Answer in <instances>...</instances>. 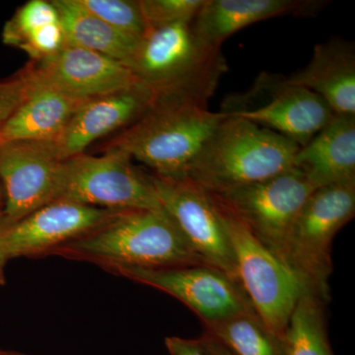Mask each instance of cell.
I'll list each match as a JSON object with an SVG mask.
<instances>
[{
  "label": "cell",
  "mask_w": 355,
  "mask_h": 355,
  "mask_svg": "<svg viewBox=\"0 0 355 355\" xmlns=\"http://www.w3.org/2000/svg\"><path fill=\"white\" fill-rule=\"evenodd\" d=\"M84 9L123 34L141 40L147 31L139 1L77 0Z\"/></svg>",
  "instance_id": "obj_24"
},
{
  "label": "cell",
  "mask_w": 355,
  "mask_h": 355,
  "mask_svg": "<svg viewBox=\"0 0 355 355\" xmlns=\"http://www.w3.org/2000/svg\"><path fill=\"white\" fill-rule=\"evenodd\" d=\"M317 189L307 175L293 167L263 181L209 193L284 261V245L292 223Z\"/></svg>",
  "instance_id": "obj_9"
},
{
  "label": "cell",
  "mask_w": 355,
  "mask_h": 355,
  "mask_svg": "<svg viewBox=\"0 0 355 355\" xmlns=\"http://www.w3.org/2000/svg\"><path fill=\"white\" fill-rule=\"evenodd\" d=\"M156 93L144 84L87 100L77 109L67 127L51 141L62 160L84 153L91 144L114 130L135 123L155 100Z\"/></svg>",
  "instance_id": "obj_15"
},
{
  "label": "cell",
  "mask_w": 355,
  "mask_h": 355,
  "mask_svg": "<svg viewBox=\"0 0 355 355\" xmlns=\"http://www.w3.org/2000/svg\"><path fill=\"white\" fill-rule=\"evenodd\" d=\"M205 0H139L146 29L153 30L178 23L191 22Z\"/></svg>",
  "instance_id": "obj_25"
},
{
  "label": "cell",
  "mask_w": 355,
  "mask_h": 355,
  "mask_svg": "<svg viewBox=\"0 0 355 355\" xmlns=\"http://www.w3.org/2000/svg\"><path fill=\"white\" fill-rule=\"evenodd\" d=\"M30 84L31 79L27 69L12 78L0 81V130L24 101L29 92Z\"/></svg>",
  "instance_id": "obj_26"
},
{
  "label": "cell",
  "mask_w": 355,
  "mask_h": 355,
  "mask_svg": "<svg viewBox=\"0 0 355 355\" xmlns=\"http://www.w3.org/2000/svg\"><path fill=\"white\" fill-rule=\"evenodd\" d=\"M29 70L42 83L80 100L114 94L141 84L118 60L69 44Z\"/></svg>",
  "instance_id": "obj_14"
},
{
  "label": "cell",
  "mask_w": 355,
  "mask_h": 355,
  "mask_svg": "<svg viewBox=\"0 0 355 355\" xmlns=\"http://www.w3.org/2000/svg\"><path fill=\"white\" fill-rule=\"evenodd\" d=\"M326 6L321 0H205L191 26L202 43L221 49L247 26L282 16H314Z\"/></svg>",
  "instance_id": "obj_16"
},
{
  "label": "cell",
  "mask_w": 355,
  "mask_h": 355,
  "mask_svg": "<svg viewBox=\"0 0 355 355\" xmlns=\"http://www.w3.org/2000/svg\"><path fill=\"white\" fill-rule=\"evenodd\" d=\"M210 197L227 231L243 291L261 322L273 333L284 336L299 299L309 289L291 266L268 250L234 214Z\"/></svg>",
  "instance_id": "obj_5"
},
{
  "label": "cell",
  "mask_w": 355,
  "mask_h": 355,
  "mask_svg": "<svg viewBox=\"0 0 355 355\" xmlns=\"http://www.w3.org/2000/svg\"><path fill=\"white\" fill-rule=\"evenodd\" d=\"M221 112L279 133L299 147L306 146L335 116L312 91L268 73L259 76L249 92L226 100Z\"/></svg>",
  "instance_id": "obj_8"
},
{
  "label": "cell",
  "mask_w": 355,
  "mask_h": 355,
  "mask_svg": "<svg viewBox=\"0 0 355 355\" xmlns=\"http://www.w3.org/2000/svg\"><path fill=\"white\" fill-rule=\"evenodd\" d=\"M165 345L170 355H212L202 336L198 340L168 336Z\"/></svg>",
  "instance_id": "obj_27"
},
{
  "label": "cell",
  "mask_w": 355,
  "mask_h": 355,
  "mask_svg": "<svg viewBox=\"0 0 355 355\" xmlns=\"http://www.w3.org/2000/svg\"><path fill=\"white\" fill-rule=\"evenodd\" d=\"M287 79L320 96L336 114L355 116L354 44L343 41L318 44L309 64Z\"/></svg>",
  "instance_id": "obj_19"
},
{
  "label": "cell",
  "mask_w": 355,
  "mask_h": 355,
  "mask_svg": "<svg viewBox=\"0 0 355 355\" xmlns=\"http://www.w3.org/2000/svg\"><path fill=\"white\" fill-rule=\"evenodd\" d=\"M29 92L0 130V146L13 142L55 141L77 109L76 99L42 83L30 71Z\"/></svg>",
  "instance_id": "obj_17"
},
{
  "label": "cell",
  "mask_w": 355,
  "mask_h": 355,
  "mask_svg": "<svg viewBox=\"0 0 355 355\" xmlns=\"http://www.w3.org/2000/svg\"><path fill=\"white\" fill-rule=\"evenodd\" d=\"M121 210L67 200L49 203L6 230H0V261L60 249L90 234Z\"/></svg>",
  "instance_id": "obj_13"
},
{
  "label": "cell",
  "mask_w": 355,
  "mask_h": 355,
  "mask_svg": "<svg viewBox=\"0 0 355 355\" xmlns=\"http://www.w3.org/2000/svg\"><path fill=\"white\" fill-rule=\"evenodd\" d=\"M4 263H2L1 261H0V284H3L4 279H3V268H4Z\"/></svg>",
  "instance_id": "obj_30"
},
{
  "label": "cell",
  "mask_w": 355,
  "mask_h": 355,
  "mask_svg": "<svg viewBox=\"0 0 355 355\" xmlns=\"http://www.w3.org/2000/svg\"><path fill=\"white\" fill-rule=\"evenodd\" d=\"M4 209V193L3 189H2L1 184H0V220L2 218V214H3Z\"/></svg>",
  "instance_id": "obj_29"
},
{
  "label": "cell",
  "mask_w": 355,
  "mask_h": 355,
  "mask_svg": "<svg viewBox=\"0 0 355 355\" xmlns=\"http://www.w3.org/2000/svg\"><path fill=\"white\" fill-rule=\"evenodd\" d=\"M67 44L95 51L127 67L140 40L114 29L88 12L77 0H53Z\"/></svg>",
  "instance_id": "obj_21"
},
{
  "label": "cell",
  "mask_w": 355,
  "mask_h": 355,
  "mask_svg": "<svg viewBox=\"0 0 355 355\" xmlns=\"http://www.w3.org/2000/svg\"><path fill=\"white\" fill-rule=\"evenodd\" d=\"M60 250L106 266L205 265L163 209L121 210L101 227Z\"/></svg>",
  "instance_id": "obj_3"
},
{
  "label": "cell",
  "mask_w": 355,
  "mask_h": 355,
  "mask_svg": "<svg viewBox=\"0 0 355 355\" xmlns=\"http://www.w3.org/2000/svg\"><path fill=\"white\" fill-rule=\"evenodd\" d=\"M2 41L40 62L67 46L60 14L53 2L31 0L21 6L2 32Z\"/></svg>",
  "instance_id": "obj_20"
},
{
  "label": "cell",
  "mask_w": 355,
  "mask_h": 355,
  "mask_svg": "<svg viewBox=\"0 0 355 355\" xmlns=\"http://www.w3.org/2000/svg\"><path fill=\"white\" fill-rule=\"evenodd\" d=\"M153 179L161 207L198 258L239 282L227 231L209 191L187 177L173 180L154 175Z\"/></svg>",
  "instance_id": "obj_11"
},
{
  "label": "cell",
  "mask_w": 355,
  "mask_h": 355,
  "mask_svg": "<svg viewBox=\"0 0 355 355\" xmlns=\"http://www.w3.org/2000/svg\"><path fill=\"white\" fill-rule=\"evenodd\" d=\"M294 168L319 188L355 183V116L335 114L321 132L299 148Z\"/></svg>",
  "instance_id": "obj_18"
},
{
  "label": "cell",
  "mask_w": 355,
  "mask_h": 355,
  "mask_svg": "<svg viewBox=\"0 0 355 355\" xmlns=\"http://www.w3.org/2000/svg\"><path fill=\"white\" fill-rule=\"evenodd\" d=\"M0 355H28V354H20V352H4V350H0Z\"/></svg>",
  "instance_id": "obj_31"
},
{
  "label": "cell",
  "mask_w": 355,
  "mask_h": 355,
  "mask_svg": "<svg viewBox=\"0 0 355 355\" xmlns=\"http://www.w3.org/2000/svg\"><path fill=\"white\" fill-rule=\"evenodd\" d=\"M114 272L169 294L188 306L203 324L254 312L241 284L211 266L168 268L108 266Z\"/></svg>",
  "instance_id": "obj_10"
},
{
  "label": "cell",
  "mask_w": 355,
  "mask_h": 355,
  "mask_svg": "<svg viewBox=\"0 0 355 355\" xmlns=\"http://www.w3.org/2000/svg\"><path fill=\"white\" fill-rule=\"evenodd\" d=\"M58 200L114 210L162 209L153 176L137 170L127 153L113 147L102 156L81 153L65 159Z\"/></svg>",
  "instance_id": "obj_7"
},
{
  "label": "cell",
  "mask_w": 355,
  "mask_h": 355,
  "mask_svg": "<svg viewBox=\"0 0 355 355\" xmlns=\"http://www.w3.org/2000/svg\"><path fill=\"white\" fill-rule=\"evenodd\" d=\"M207 103L180 93L156 95L111 147L148 166L155 176L186 178L198 151L226 116L210 111Z\"/></svg>",
  "instance_id": "obj_1"
},
{
  "label": "cell",
  "mask_w": 355,
  "mask_h": 355,
  "mask_svg": "<svg viewBox=\"0 0 355 355\" xmlns=\"http://www.w3.org/2000/svg\"><path fill=\"white\" fill-rule=\"evenodd\" d=\"M205 328L233 355H286L284 336L270 330L256 313L205 324Z\"/></svg>",
  "instance_id": "obj_22"
},
{
  "label": "cell",
  "mask_w": 355,
  "mask_h": 355,
  "mask_svg": "<svg viewBox=\"0 0 355 355\" xmlns=\"http://www.w3.org/2000/svg\"><path fill=\"white\" fill-rule=\"evenodd\" d=\"M323 303L310 291L299 299L284 334L286 355H334L324 328Z\"/></svg>",
  "instance_id": "obj_23"
},
{
  "label": "cell",
  "mask_w": 355,
  "mask_h": 355,
  "mask_svg": "<svg viewBox=\"0 0 355 355\" xmlns=\"http://www.w3.org/2000/svg\"><path fill=\"white\" fill-rule=\"evenodd\" d=\"M299 148L279 133L226 116L198 151L187 178L209 193H222L291 169Z\"/></svg>",
  "instance_id": "obj_2"
},
{
  "label": "cell",
  "mask_w": 355,
  "mask_h": 355,
  "mask_svg": "<svg viewBox=\"0 0 355 355\" xmlns=\"http://www.w3.org/2000/svg\"><path fill=\"white\" fill-rule=\"evenodd\" d=\"M355 214V183L317 189L292 223L284 261L324 303L330 298L331 246L336 233Z\"/></svg>",
  "instance_id": "obj_6"
},
{
  "label": "cell",
  "mask_w": 355,
  "mask_h": 355,
  "mask_svg": "<svg viewBox=\"0 0 355 355\" xmlns=\"http://www.w3.org/2000/svg\"><path fill=\"white\" fill-rule=\"evenodd\" d=\"M191 22L147 30L127 67L156 95L181 93L209 102L227 64L220 48L197 38Z\"/></svg>",
  "instance_id": "obj_4"
},
{
  "label": "cell",
  "mask_w": 355,
  "mask_h": 355,
  "mask_svg": "<svg viewBox=\"0 0 355 355\" xmlns=\"http://www.w3.org/2000/svg\"><path fill=\"white\" fill-rule=\"evenodd\" d=\"M205 343H207V347L211 352L212 355H233L224 345H222L220 343L217 342L216 338H212L209 334L203 333L202 336Z\"/></svg>",
  "instance_id": "obj_28"
},
{
  "label": "cell",
  "mask_w": 355,
  "mask_h": 355,
  "mask_svg": "<svg viewBox=\"0 0 355 355\" xmlns=\"http://www.w3.org/2000/svg\"><path fill=\"white\" fill-rule=\"evenodd\" d=\"M62 162L51 142L0 146V184L4 193L0 230L55 202Z\"/></svg>",
  "instance_id": "obj_12"
}]
</instances>
